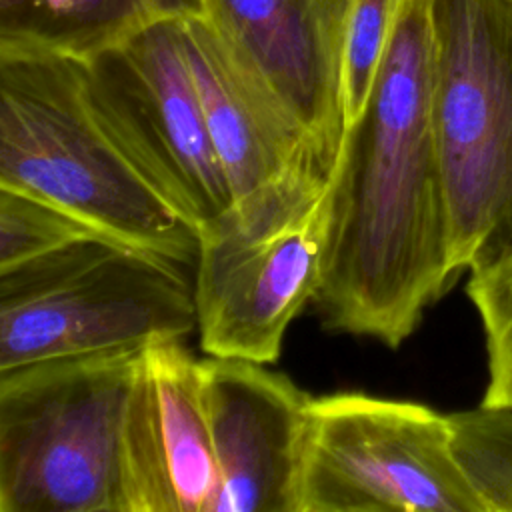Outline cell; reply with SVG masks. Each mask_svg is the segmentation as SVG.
<instances>
[{
  "label": "cell",
  "instance_id": "9c48e42d",
  "mask_svg": "<svg viewBox=\"0 0 512 512\" xmlns=\"http://www.w3.org/2000/svg\"><path fill=\"white\" fill-rule=\"evenodd\" d=\"M218 468L200 360L182 338L136 354L120 430V512H212Z\"/></svg>",
  "mask_w": 512,
  "mask_h": 512
},
{
  "label": "cell",
  "instance_id": "8fae6325",
  "mask_svg": "<svg viewBox=\"0 0 512 512\" xmlns=\"http://www.w3.org/2000/svg\"><path fill=\"white\" fill-rule=\"evenodd\" d=\"M350 6L352 0H202V18L332 162L344 134L342 48Z\"/></svg>",
  "mask_w": 512,
  "mask_h": 512
},
{
  "label": "cell",
  "instance_id": "5bb4252c",
  "mask_svg": "<svg viewBox=\"0 0 512 512\" xmlns=\"http://www.w3.org/2000/svg\"><path fill=\"white\" fill-rule=\"evenodd\" d=\"M452 450L486 512H512V408L448 414Z\"/></svg>",
  "mask_w": 512,
  "mask_h": 512
},
{
  "label": "cell",
  "instance_id": "7c38bea8",
  "mask_svg": "<svg viewBox=\"0 0 512 512\" xmlns=\"http://www.w3.org/2000/svg\"><path fill=\"white\" fill-rule=\"evenodd\" d=\"M180 32L234 202L316 156L328 160L302 122L202 16L180 20Z\"/></svg>",
  "mask_w": 512,
  "mask_h": 512
},
{
  "label": "cell",
  "instance_id": "3957f363",
  "mask_svg": "<svg viewBox=\"0 0 512 512\" xmlns=\"http://www.w3.org/2000/svg\"><path fill=\"white\" fill-rule=\"evenodd\" d=\"M332 170L316 156L200 228L194 302L206 354L278 360L320 284Z\"/></svg>",
  "mask_w": 512,
  "mask_h": 512
},
{
  "label": "cell",
  "instance_id": "e0dca14e",
  "mask_svg": "<svg viewBox=\"0 0 512 512\" xmlns=\"http://www.w3.org/2000/svg\"><path fill=\"white\" fill-rule=\"evenodd\" d=\"M404 0H352L342 48L344 126L360 116Z\"/></svg>",
  "mask_w": 512,
  "mask_h": 512
},
{
  "label": "cell",
  "instance_id": "30bf717a",
  "mask_svg": "<svg viewBox=\"0 0 512 512\" xmlns=\"http://www.w3.org/2000/svg\"><path fill=\"white\" fill-rule=\"evenodd\" d=\"M200 374L220 482L212 512H298L312 396L244 358L208 354Z\"/></svg>",
  "mask_w": 512,
  "mask_h": 512
},
{
  "label": "cell",
  "instance_id": "6da1fadb",
  "mask_svg": "<svg viewBox=\"0 0 512 512\" xmlns=\"http://www.w3.org/2000/svg\"><path fill=\"white\" fill-rule=\"evenodd\" d=\"M430 0H404L364 110L344 126L314 304L326 328L400 346L460 274L434 128Z\"/></svg>",
  "mask_w": 512,
  "mask_h": 512
},
{
  "label": "cell",
  "instance_id": "ba28073f",
  "mask_svg": "<svg viewBox=\"0 0 512 512\" xmlns=\"http://www.w3.org/2000/svg\"><path fill=\"white\" fill-rule=\"evenodd\" d=\"M100 112L158 190L198 228L234 198L210 138L180 20L84 60Z\"/></svg>",
  "mask_w": 512,
  "mask_h": 512
},
{
  "label": "cell",
  "instance_id": "277c9868",
  "mask_svg": "<svg viewBox=\"0 0 512 512\" xmlns=\"http://www.w3.org/2000/svg\"><path fill=\"white\" fill-rule=\"evenodd\" d=\"M178 264L100 234L0 270V372L188 336L194 284Z\"/></svg>",
  "mask_w": 512,
  "mask_h": 512
},
{
  "label": "cell",
  "instance_id": "7a4b0ae2",
  "mask_svg": "<svg viewBox=\"0 0 512 512\" xmlns=\"http://www.w3.org/2000/svg\"><path fill=\"white\" fill-rule=\"evenodd\" d=\"M0 186L40 196L110 238L180 264L198 258L200 228L106 122L84 60L0 52Z\"/></svg>",
  "mask_w": 512,
  "mask_h": 512
},
{
  "label": "cell",
  "instance_id": "8992f818",
  "mask_svg": "<svg viewBox=\"0 0 512 512\" xmlns=\"http://www.w3.org/2000/svg\"><path fill=\"white\" fill-rule=\"evenodd\" d=\"M434 128L456 268L512 250V0H430Z\"/></svg>",
  "mask_w": 512,
  "mask_h": 512
},
{
  "label": "cell",
  "instance_id": "9a60e30c",
  "mask_svg": "<svg viewBox=\"0 0 512 512\" xmlns=\"http://www.w3.org/2000/svg\"><path fill=\"white\" fill-rule=\"evenodd\" d=\"M100 234L40 196L0 186V270Z\"/></svg>",
  "mask_w": 512,
  "mask_h": 512
},
{
  "label": "cell",
  "instance_id": "2e32d148",
  "mask_svg": "<svg viewBox=\"0 0 512 512\" xmlns=\"http://www.w3.org/2000/svg\"><path fill=\"white\" fill-rule=\"evenodd\" d=\"M466 294L476 306L488 354L484 406L512 408V250L470 270Z\"/></svg>",
  "mask_w": 512,
  "mask_h": 512
},
{
  "label": "cell",
  "instance_id": "5b68a950",
  "mask_svg": "<svg viewBox=\"0 0 512 512\" xmlns=\"http://www.w3.org/2000/svg\"><path fill=\"white\" fill-rule=\"evenodd\" d=\"M136 354L0 372V512H120V430Z\"/></svg>",
  "mask_w": 512,
  "mask_h": 512
},
{
  "label": "cell",
  "instance_id": "52a82bcc",
  "mask_svg": "<svg viewBox=\"0 0 512 512\" xmlns=\"http://www.w3.org/2000/svg\"><path fill=\"white\" fill-rule=\"evenodd\" d=\"M298 512H486L448 414L362 392L312 396Z\"/></svg>",
  "mask_w": 512,
  "mask_h": 512
},
{
  "label": "cell",
  "instance_id": "4fadbf2b",
  "mask_svg": "<svg viewBox=\"0 0 512 512\" xmlns=\"http://www.w3.org/2000/svg\"><path fill=\"white\" fill-rule=\"evenodd\" d=\"M190 16H202V0H0V52L92 60L150 26Z\"/></svg>",
  "mask_w": 512,
  "mask_h": 512
}]
</instances>
